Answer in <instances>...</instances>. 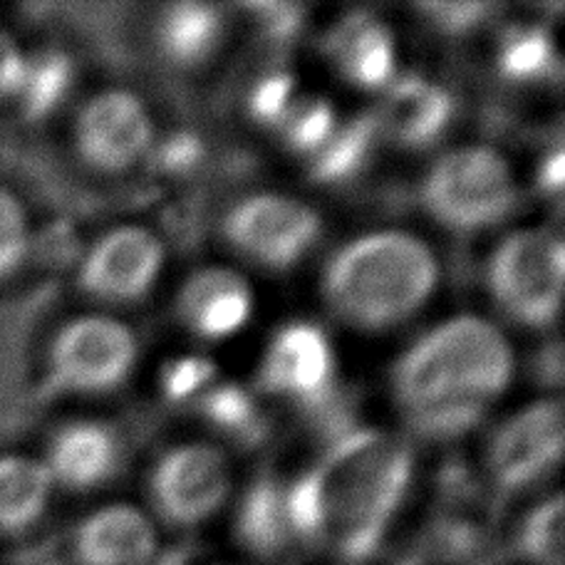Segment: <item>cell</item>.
<instances>
[{
	"label": "cell",
	"mask_w": 565,
	"mask_h": 565,
	"mask_svg": "<svg viewBox=\"0 0 565 565\" xmlns=\"http://www.w3.org/2000/svg\"><path fill=\"white\" fill-rule=\"evenodd\" d=\"M335 355L326 332L312 322H290L268 345L260 382L274 395L320 409L332 399Z\"/></svg>",
	"instance_id": "10"
},
{
	"label": "cell",
	"mask_w": 565,
	"mask_h": 565,
	"mask_svg": "<svg viewBox=\"0 0 565 565\" xmlns=\"http://www.w3.org/2000/svg\"><path fill=\"white\" fill-rule=\"evenodd\" d=\"M377 117L380 135L402 147H427L437 141L454 117V97L439 83L422 75L392 79Z\"/></svg>",
	"instance_id": "14"
},
{
	"label": "cell",
	"mask_w": 565,
	"mask_h": 565,
	"mask_svg": "<svg viewBox=\"0 0 565 565\" xmlns=\"http://www.w3.org/2000/svg\"><path fill=\"white\" fill-rule=\"evenodd\" d=\"M330 57L345 79L365 89L387 87L395 77V40L377 18H348L332 30L328 40Z\"/></svg>",
	"instance_id": "17"
},
{
	"label": "cell",
	"mask_w": 565,
	"mask_h": 565,
	"mask_svg": "<svg viewBox=\"0 0 565 565\" xmlns=\"http://www.w3.org/2000/svg\"><path fill=\"white\" fill-rule=\"evenodd\" d=\"M177 312L181 322L201 338H231L250 320L254 292L234 270L204 268L179 290Z\"/></svg>",
	"instance_id": "13"
},
{
	"label": "cell",
	"mask_w": 565,
	"mask_h": 565,
	"mask_svg": "<svg viewBox=\"0 0 565 565\" xmlns=\"http://www.w3.org/2000/svg\"><path fill=\"white\" fill-rule=\"evenodd\" d=\"M30 250V224L13 191L0 186V280L23 268Z\"/></svg>",
	"instance_id": "27"
},
{
	"label": "cell",
	"mask_w": 565,
	"mask_h": 565,
	"mask_svg": "<svg viewBox=\"0 0 565 565\" xmlns=\"http://www.w3.org/2000/svg\"><path fill=\"white\" fill-rule=\"evenodd\" d=\"M513 352L501 332L463 316L429 330L399 358L395 395L424 437H459L509 387Z\"/></svg>",
	"instance_id": "2"
},
{
	"label": "cell",
	"mask_w": 565,
	"mask_h": 565,
	"mask_svg": "<svg viewBox=\"0 0 565 565\" xmlns=\"http://www.w3.org/2000/svg\"><path fill=\"white\" fill-rule=\"evenodd\" d=\"M256 15L260 33L268 40H290L302 25V6L296 3H254L248 6Z\"/></svg>",
	"instance_id": "31"
},
{
	"label": "cell",
	"mask_w": 565,
	"mask_h": 565,
	"mask_svg": "<svg viewBox=\"0 0 565 565\" xmlns=\"http://www.w3.org/2000/svg\"><path fill=\"white\" fill-rule=\"evenodd\" d=\"M201 412L209 424L241 444H256L268 429L264 412L248 390L238 385H218L201 395Z\"/></svg>",
	"instance_id": "24"
},
{
	"label": "cell",
	"mask_w": 565,
	"mask_h": 565,
	"mask_svg": "<svg viewBox=\"0 0 565 565\" xmlns=\"http://www.w3.org/2000/svg\"><path fill=\"white\" fill-rule=\"evenodd\" d=\"M201 154V145L189 135L171 137L164 147L159 149V164L167 171L189 169Z\"/></svg>",
	"instance_id": "33"
},
{
	"label": "cell",
	"mask_w": 565,
	"mask_h": 565,
	"mask_svg": "<svg viewBox=\"0 0 565 565\" xmlns=\"http://www.w3.org/2000/svg\"><path fill=\"white\" fill-rule=\"evenodd\" d=\"M335 127V109L322 97H296L278 125L286 145L308 159L326 145Z\"/></svg>",
	"instance_id": "25"
},
{
	"label": "cell",
	"mask_w": 565,
	"mask_h": 565,
	"mask_svg": "<svg viewBox=\"0 0 565 565\" xmlns=\"http://www.w3.org/2000/svg\"><path fill=\"white\" fill-rule=\"evenodd\" d=\"M119 463L117 434L97 422H75L50 441L45 467L53 483L67 489H95L113 477Z\"/></svg>",
	"instance_id": "16"
},
{
	"label": "cell",
	"mask_w": 565,
	"mask_h": 565,
	"mask_svg": "<svg viewBox=\"0 0 565 565\" xmlns=\"http://www.w3.org/2000/svg\"><path fill=\"white\" fill-rule=\"evenodd\" d=\"M437 278V258L419 238L380 231L360 236L332 256L322 276V296L342 320L382 330L417 312Z\"/></svg>",
	"instance_id": "3"
},
{
	"label": "cell",
	"mask_w": 565,
	"mask_h": 565,
	"mask_svg": "<svg viewBox=\"0 0 565 565\" xmlns=\"http://www.w3.org/2000/svg\"><path fill=\"white\" fill-rule=\"evenodd\" d=\"M563 179H565V157H563V149L556 147L541 161L539 186L543 189V194L546 196L558 199L563 191Z\"/></svg>",
	"instance_id": "34"
},
{
	"label": "cell",
	"mask_w": 565,
	"mask_h": 565,
	"mask_svg": "<svg viewBox=\"0 0 565 565\" xmlns=\"http://www.w3.org/2000/svg\"><path fill=\"white\" fill-rule=\"evenodd\" d=\"M380 127L375 115H360L338 125L316 154L310 157V177L318 184H342L355 179L372 159L377 147Z\"/></svg>",
	"instance_id": "21"
},
{
	"label": "cell",
	"mask_w": 565,
	"mask_h": 565,
	"mask_svg": "<svg viewBox=\"0 0 565 565\" xmlns=\"http://www.w3.org/2000/svg\"><path fill=\"white\" fill-rule=\"evenodd\" d=\"M563 407L558 399L521 409L497 431L489 449V469L507 493L529 489L556 467L563 454Z\"/></svg>",
	"instance_id": "9"
},
{
	"label": "cell",
	"mask_w": 565,
	"mask_h": 565,
	"mask_svg": "<svg viewBox=\"0 0 565 565\" xmlns=\"http://www.w3.org/2000/svg\"><path fill=\"white\" fill-rule=\"evenodd\" d=\"M47 362L55 392H107L132 372L137 340L117 320L79 318L57 332Z\"/></svg>",
	"instance_id": "6"
},
{
	"label": "cell",
	"mask_w": 565,
	"mask_h": 565,
	"mask_svg": "<svg viewBox=\"0 0 565 565\" xmlns=\"http://www.w3.org/2000/svg\"><path fill=\"white\" fill-rule=\"evenodd\" d=\"M224 35L218 6L174 3L159 18L157 38L161 53L179 67H196L214 55Z\"/></svg>",
	"instance_id": "19"
},
{
	"label": "cell",
	"mask_w": 565,
	"mask_h": 565,
	"mask_svg": "<svg viewBox=\"0 0 565 565\" xmlns=\"http://www.w3.org/2000/svg\"><path fill=\"white\" fill-rule=\"evenodd\" d=\"M25 55L20 53L15 40L0 30V99L15 97L20 79H23Z\"/></svg>",
	"instance_id": "32"
},
{
	"label": "cell",
	"mask_w": 565,
	"mask_h": 565,
	"mask_svg": "<svg viewBox=\"0 0 565 565\" xmlns=\"http://www.w3.org/2000/svg\"><path fill=\"white\" fill-rule=\"evenodd\" d=\"M53 477L43 459L0 457V533L18 536L35 526L47 509Z\"/></svg>",
	"instance_id": "18"
},
{
	"label": "cell",
	"mask_w": 565,
	"mask_h": 565,
	"mask_svg": "<svg viewBox=\"0 0 565 565\" xmlns=\"http://www.w3.org/2000/svg\"><path fill=\"white\" fill-rule=\"evenodd\" d=\"M231 473L224 454L204 444L167 451L151 473V499L174 526H196L214 516L228 497Z\"/></svg>",
	"instance_id": "8"
},
{
	"label": "cell",
	"mask_w": 565,
	"mask_h": 565,
	"mask_svg": "<svg viewBox=\"0 0 565 565\" xmlns=\"http://www.w3.org/2000/svg\"><path fill=\"white\" fill-rule=\"evenodd\" d=\"M405 439L380 429L348 431L316 469L286 487L292 539L362 563L380 548L412 481Z\"/></svg>",
	"instance_id": "1"
},
{
	"label": "cell",
	"mask_w": 565,
	"mask_h": 565,
	"mask_svg": "<svg viewBox=\"0 0 565 565\" xmlns=\"http://www.w3.org/2000/svg\"><path fill=\"white\" fill-rule=\"evenodd\" d=\"M320 216L298 199L248 196L228 211L226 238L238 254L266 268H290L316 246Z\"/></svg>",
	"instance_id": "7"
},
{
	"label": "cell",
	"mask_w": 565,
	"mask_h": 565,
	"mask_svg": "<svg viewBox=\"0 0 565 565\" xmlns=\"http://www.w3.org/2000/svg\"><path fill=\"white\" fill-rule=\"evenodd\" d=\"M422 201L441 226L471 234L507 218L519 204V186L499 151L463 147L429 169Z\"/></svg>",
	"instance_id": "4"
},
{
	"label": "cell",
	"mask_w": 565,
	"mask_h": 565,
	"mask_svg": "<svg viewBox=\"0 0 565 565\" xmlns=\"http://www.w3.org/2000/svg\"><path fill=\"white\" fill-rule=\"evenodd\" d=\"M216 380V365L201 355H186L169 362L161 375V392L171 402H184L196 395Z\"/></svg>",
	"instance_id": "29"
},
{
	"label": "cell",
	"mask_w": 565,
	"mask_h": 565,
	"mask_svg": "<svg viewBox=\"0 0 565 565\" xmlns=\"http://www.w3.org/2000/svg\"><path fill=\"white\" fill-rule=\"evenodd\" d=\"M151 145L145 105L129 93L95 97L77 117V149L87 164L103 171L132 167Z\"/></svg>",
	"instance_id": "12"
},
{
	"label": "cell",
	"mask_w": 565,
	"mask_h": 565,
	"mask_svg": "<svg viewBox=\"0 0 565 565\" xmlns=\"http://www.w3.org/2000/svg\"><path fill=\"white\" fill-rule=\"evenodd\" d=\"M238 539L256 556H276L292 539L288 509H286V483L274 477H260L246 491L238 509Z\"/></svg>",
	"instance_id": "20"
},
{
	"label": "cell",
	"mask_w": 565,
	"mask_h": 565,
	"mask_svg": "<svg viewBox=\"0 0 565 565\" xmlns=\"http://www.w3.org/2000/svg\"><path fill=\"white\" fill-rule=\"evenodd\" d=\"M563 521L561 493L533 509L519 531L521 556L533 565H563Z\"/></svg>",
	"instance_id": "26"
},
{
	"label": "cell",
	"mask_w": 565,
	"mask_h": 565,
	"mask_svg": "<svg viewBox=\"0 0 565 565\" xmlns=\"http://www.w3.org/2000/svg\"><path fill=\"white\" fill-rule=\"evenodd\" d=\"M73 60L55 50L25 57L23 79L15 93L23 115L28 119H43L55 113L73 87Z\"/></svg>",
	"instance_id": "22"
},
{
	"label": "cell",
	"mask_w": 565,
	"mask_h": 565,
	"mask_svg": "<svg viewBox=\"0 0 565 565\" xmlns=\"http://www.w3.org/2000/svg\"><path fill=\"white\" fill-rule=\"evenodd\" d=\"M499 70L511 83H539L558 73L561 60L553 38L541 25H516L499 45Z\"/></svg>",
	"instance_id": "23"
},
{
	"label": "cell",
	"mask_w": 565,
	"mask_h": 565,
	"mask_svg": "<svg viewBox=\"0 0 565 565\" xmlns=\"http://www.w3.org/2000/svg\"><path fill=\"white\" fill-rule=\"evenodd\" d=\"M157 556V533L132 507H107L79 523L73 539L77 565H149Z\"/></svg>",
	"instance_id": "15"
},
{
	"label": "cell",
	"mask_w": 565,
	"mask_h": 565,
	"mask_svg": "<svg viewBox=\"0 0 565 565\" xmlns=\"http://www.w3.org/2000/svg\"><path fill=\"white\" fill-rule=\"evenodd\" d=\"M164 248L147 228L125 226L109 231L89 248L79 266V286L99 300H137L154 286Z\"/></svg>",
	"instance_id": "11"
},
{
	"label": "cell",
	"mask_w": 565,
	"mask_h": 565,
	"mask_svg": "<svg viewBox=\"0 0 565 565\" xmlns=\"http://www.w3.org/2000/svg\"><path fill=\"white\" fill-rule=\"evenodd\" d=\"M419 10L444 33H467L489 18L493 6L487 3H424Z\"/></svg>",
	"instance_id": "30"
},
{
	"label": "cell",
	"mask_w": 565,
	"mask_h": 565,
	"mask_svg": "<svg viewBox=\"0 0 565 565\" xmlns=\"http://www.w3.org/2000/svg\"><path fill=\"white\" fill-rule=\"evenodd\" d=\"M296 99V79L288 73H268L250 87L248 115L258 125L278 127Z\"/></svg>",
	"instance_id": "28"
},
{
	"label": "cell",
	"mask_w": 565,
	"mask_h": 565,
	"mask_svg": "<svg viewBox=\"0 0 565 565\" xmlns=\"http://www.w3.org/2000/svg\"><path fill=\"white\" fill-rule=\"evenodd\" d=\"M565 250L561 236L543 228L511 234L493 250L489 288L513 320L546 328L561 312Z\"/></svg>",
	"instance_id": "5"
}]
</instances>
